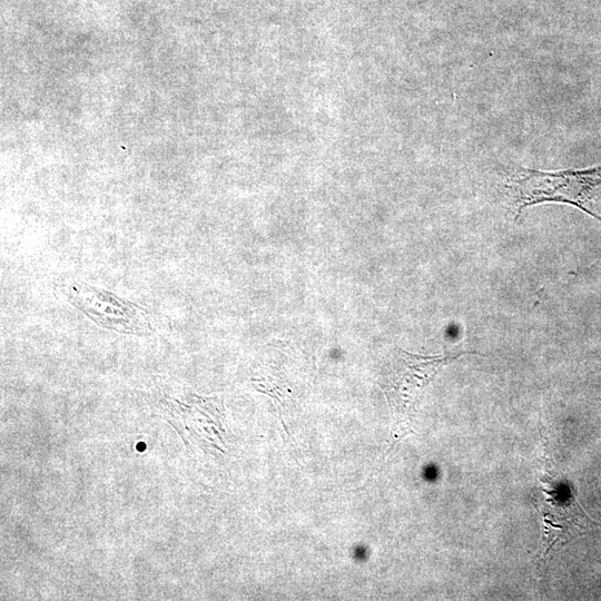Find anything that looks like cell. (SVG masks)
<instances>
[{"instance_id":"6da1fadb","label":"cell","mask_w":601,"mask_h":601,"mask_svg":"<svg viewBox=\"0 0 601 601\" xmlns=\"http://www.w3.org/2000/svg\"><path fill=\"white\" fill-rule=\"evenodd\" d=\"M601 185V164L584 169L541 171L520 168L506 184L515 219L525 207L554 201L573 205L601 221L589 207L591 194Z\"/></svg>"},{"instance_id":"7a4b0ae2","label":"cell","mask_w":601,"mask_h":601,"mask_svg":"<svg viewBox=\"0 0 601 601\" xmlns=\"http://www.w3.org/2000/svg\"><path fill=\"white\" fill-rule=\"evenodd\" d=\"M466 354L477 353L462 351L426 356L395 347L382 366L378 383L393 412L398 416H407L436 374Z\"/></svg>"},{"instance_id":"3957f363","label":"cell","mask_w":601,"mask_h":601,"mask_svg":"<svg viewBox=\"0 0 601 601\" xmlns=\"http://www.w3.org/2000/svg\"><path fill=\"white\" fill-rule=\"evenodd\" d=\"M57 288L68 303L104 328L140 336L152 331L150 316L144 307L114 293L78 280Z\"/></svg>"},{"instance_id":"277c9868","label":"cell","mask_w":601,"mask_h":601,"mask_svg":"<svg viewBox=\"0 0 601 601\" xmlns=\"http://www.w3.org/2000/svg\"><path fill=\"white\" fill-rule=\"evenodd\" d=\"M171 413L181 417V425L191 435V442L204 450L221 451L225 431L223 428V404L217 397H201L190 394L186 402L174 400L169 403Z\"/></svg>"}]
</instances>
